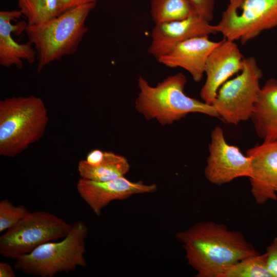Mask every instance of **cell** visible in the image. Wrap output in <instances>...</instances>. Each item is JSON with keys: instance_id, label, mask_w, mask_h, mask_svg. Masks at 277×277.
<instances>
[{"instance_id": "1", "label": "cell", "mask_w": 277, "mask_h": 277, "mask_svg": "<svg viewBox=\"0 0 277 277\" xmlns=\"http://www.w3.org/2000/svg\"><path fill=\"white\" fill-rule=\"evenodd\" d=\"M175 238L197 277H221L233 264L259 253L242 233L213 222L197 223Z\"/></svg>"}, {"instance_id": "2", "label": "cell", "mask_w": 277, "mask_h": 277, "mask_svg": "<svg viewBox=\"0 0 277 277\" xmlns=\"http://www.w3.org/2000/svg\"><path fill=\"white\" fill-rule=\"evenodd\" d=\"M187 78L182 73L170 75L155 86L142 76L137 80L139 92L135 101L136 110L147 120H155L162 126L171 125L191 113L220 118L212 105L187 95Z\"/></svg>"}, {"instance_id": "3", "label": "cell", "mask_w": 277, "mask_h": 277, "mask_svg": "<svg viewBox=\"0 0 277 277\" xmlns=\"http://www.w3.org/2000/svg\"><path fill=\"white\" fill-rule=\"evenodd\" d=\"M96 3L70 9L44 23L27 25L25 32L36 52L37 71L74 54L88 31L86 21Z\"/></svg>"}, {"instance_id": "4", "label": "cell", "mask_w": 277, "mask_h": 277, "mask_svg": "<svg viewBox=\"0 0 277 277\" xmlns=\"http://www.w3.org/2000/svg\"><path fill=\"white\" fill-rule=\"evenodd\" d=\"M49 122L43 100L34 95L0 101V155L13 157L38 141Z\"/></svg>"}, {"instance_id": "5", "label": "cell", "mask_w": 277, "mask_h": 277, "mask_svg": "<svg viewBox=\"0 0 277 277\" xmlns=\"http://www.w3.org/2000/svg\"><path fill=\"white\" fill-rule=\"evenodd\" d=\"M88 234L84 222L75 221L62 241L41 245L17 259L14 268L36 276L53 277L58 273L74 271L77 267H85L87 262L84 254Z\"/></svg>"}, {"instance_id": "6", "label": "cell", "mask_w": 277, "mask_h": 277, "mask_svg": "<svg viewBox=\"0 0 277 277\" xmlns=\"http://www.w3.org/2000/svg\"><path fill=\"white\" fill-rule=\"evenodd\" d=\"M72 225L48 212H30L0 237V254L16 260L42 244L64 238Z\"/></svg>"}, {"instance_id": "7", "label": "cell", "mask_w": 277, "mask_h": 277, "mask_svg": "<svg viewBox=\"0 0 277 277\" xmlns=\"http://www.w3.org/2000/svg\"><path fill=\"white\" fill-rule=\"evenodd\" d=\"M262 76L255 58H245L240 73L221 86L211 104L220 118L232 125L251 118L261 90Z\"/></svg>"}, {"instance_id": "8", "label": "cell", "mask_w": 277, "mask_h": 277, "mask_svg": "<svg viewBox=\"0 0 277 277\" xmlns=\"http://www.w3.org/2000/svg\"><path fill=\"white\" fill-rule=\"evenodd\" d=\"M277 26V0H236L229 3L214 25L225 39L242 44Z\"/></svg>"}, {"instance_id": "9", "label": "cell", "mask_w": 277, "mask_h": 277, "mask_svg": "<svg viewBox=\"0 0 277 277\" xmlns=\"http://www.w3.org/2000/svg\"><path fill=\"white\" fill-rule=\"evenodd\" d=\"M209 152L204 175L211 183L222 185L238 177H249L250 158L238 147L227 143L223 129L219 126L211 132Z\"/></svg>"}, {"instance_id": "10", "label": "cell", "mask_w": 277, "mask_h": 277, "mask_svg": "<svg viewBox=\"0 0 277 277\" xmlns=\"http://www.w3.org/2000/svg\"><path fill=\"white\" fill-rule=\"evenodd\" d=\"M76 189L81 197L99 216L111 202L126 200L135 194L154 193L157 186L155 183L133 182L125 176L103 182L81 177L76 183Z\"/></svg>"}, {"instance_id": "11", "label": "cell", "mask_w": 277, "mask_h": 277, "mask_svg": "<svg viewBox=\"0 0 277 277\" xmlns=\"http://www.w3.org/2000/svg\"><path fill=\"white\" fill-rule=\"evenodd\" d=\"M244 58L235 42L225 38L221 41L209 55L205 65L206 81L200 92L203 102L212 104L221 86L242 70Z\"/></svg>"}, {"instance_id": "12", "label": "cell", "mask_w": 277, "mask_h": 277, "mask_svg": "<svg viewBox=\"0 0 277 277\" xmlns=\"http://www.w3.org/2000/svg\"><path fill=\"white\" fill-rule=\"evenodd\" d=\"M251 192L258 204L277 199V140L263 141L247 151Z\"/></svg>"}, {"instance_id": "13", "label": "cell", "mask_w": 277, "mask_h": 277, "mask_svg": "<svg viewBox=\"0 0 277 277\" xmlns=\"http://www.w3.org/2000/svg\"><path fill=\"white\" fill-rule=\"evenodd\" d=\"M216 33L214 25L195 13L183 19L155 25L148 52L157 59L187 39Z\"/></svg>"}, {"instance_id": "14", "label": "cell", "mask_w": 277, "mask_h": 277, "mask_svg": "<svg viewBox=\"0 0 277 277\" xmlns=\"http://www.w3.org/2000/svg\"><path fill=\"white\" fill-rule=\"evenodd\" d=\"M220 42L211 41L209 35L194 37L179 44L157 60L166 67L185 69L199 82L203 77L208 57Z\"/></svg>"}, {"instance_id": "15", "label": "cell", "mask_w": 277, "mask_h": 277, "mask_svg": "<svg viewBox=\"0 0 277 277\" xmlns=\"http://www.w3.org/2000/svg\"><path fill=\"white\" fill-rule=\"evenodd\" d=\"M23 15L18 10H2L0 12V65L9 68L15 66L18 69L23 66V60L32 64L36 58V52L33 45L28 41L25 44L15 41L12 33L20 35L28 25L21 21L12 25V21L19 18Z\"/></svg>"}, {"instance_id": "16", "label": "cell", "mask_w": 277, "mask_h": 277, "mask_svg": "<svg viewBox=\"0 0 277 277\" xmlns=\"http://www.w3.org/2000/svg\"><path fill=\"white\" fill-rule=\"evenodd\" d=\"M130 164L124 156L112 151L93 149L79 161L77 171L81 178L103 182L125 176Z\"/></svg>"}, {"instance_id": "17", "label": "cell", "mask_w": 277, "mask_h": 277, "mask_svg": "<svg viewBox=\"0 0 277 277\" xmlns=\"http://www.w3.org/2000/svg\"><path fill=\"white\" fill-rule=\"evenodd\" d=\"M251 119L263 141L277 140V80L269 79L261 87Z\"/></svg>"}, {"instance_id": "18", "label": "cell", "mask_w": 277, "mask_h": 277, "mask_svg": "<svg viewBox=\"0 0 277 277\" xmlns=\"http://www.w3.org/2000/svg\"><path fill=\"white\" fill-rule=\"evenodd\" d=\"M197 13L188 0H151L150 14L155 25L181 20Z\"/></svg>"}, {"instance_id": "19", "label": "cell", "mask_w": 277, "mask_h": 277, "mask_svg": "<svg viewBox=\"0 0 277 277\" xmlns=\"http://www.w3.org/2000/svg\"><path fill=\"white\" fill-rule=\"evenodd\" d=\"M28 25L48 22L61 14L60 0H16Z\"/></svg>"}, {"instance_id": "20", "label": "cell", "mask_w": 277, "mask_h": 277, "mask_svg": "<svg viewBox=\"0 0 277 277\" xmlns=\"http://www.w3.org/2000/svg\"><path fill=\"white\" fill-rule=\"evenodd\" d=\"M221 277H272L268 270L265 253L252 255L233 264Z\"/></svg>"}, {"instance_id": "21", "label": "cell", "mask_w": 277, "mask_h": 277, "mask_svg": "<svg viewBox=\"0 0 277 277\" xmlns=\"http://www.w3.org/2000/svg\"><path fill=\"white\" fill-rule=\"evenodd\" d=\"M30 212L23 205H14L7 199L0 202V232L14 226Z\"/></svg>"}, {"instance_id": "22", "label": "cell", "mask_w": 277, "mask_h": 277, "mask_svg": "<svg viewBox=\"0 0 277 277\" xmlns=\"http://www.w3.org/2000/svg\"><path fill=\"white\" fill-rule=\"evenodd\" d=\"M196 12L208 22L213 18L215 0H188Z\"/></svg>"}, {"instance_id": "23", "label": "cell", "mask_w": 277, "mask_h": 277, "mask_svg": "<svg viewBox=\"0 0 277 277\" xmlns=\"http://www.w3.org/2000/svg\"><path fill=\"white\" fill-rule=\"evenodd\" d=\"M265 254L268 270L272 277H277V237L268 246Z\"/></svg>"}, {"instance_id": "24", "label": "cell", "mask_w": 277, "mask_h": 277, "mask_svg": "<svg viewBox=\"0 0 277 277\" xmlns=\"http://www.w3.org/2000/svg\"><path fill=\"white\" fill-rule=\"evenodd\" d=\"M97 0H60L61 14L73 8L92 3Z\"/></svg>"}, {"instance_id": "25", "label": "cell", "mask_w": 277, "mask_h": 277, "mask_svg": "<svg viewBox=\"0 0 277 277\" xmlns=\"http://www.w3.org/2000/svg\"><path fill=\"white\" fill-rule=\"evenodd\" d=\"M15 274L11 266L6 262L0 263V277H15Z\"/></svg>"}, {"instance_id": "26", "label": "cell", "mask_w": 277, "mask_h": 277, "mask_svg": "<svg viewBox=\"0 0 277 277\" xmlns=\"http://www.w3.org/2000/svg\"><path fill=\"white\" fill-rule=\"evenodd\" d=\"M229 3H232L236 1V0H229Z\"/></svg>"}]
</instances>
